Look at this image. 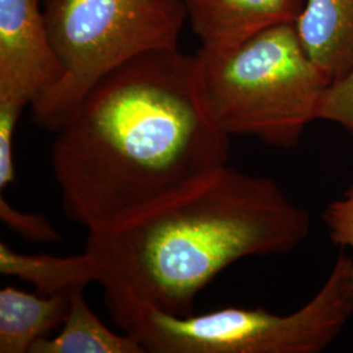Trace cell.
<instances>
[{
	"label": "cell",
	"mask_w": 353,
	"mask_h": 353,
	"mask_svg": "<svg viewBox=\"0 0 353 353\" xmlns=\"http://www.w3.org/2000/svg\"><path fill=\"white\" fill-rule=\"evenodd\" d=\"M63 214L88 232L228 165L230 137L203 97L195 55L143 54L97 83L58 130Z\"/></svg>",
	"instance_id": "cell-1"
},
{
	"label": "cell",
	"mask_w": 353,
	"mask_h": 353,
	"mask_svg": "<svg viewBox=\"0 0 353 353\" xmlns=\"http://www.w3.org/2000/svg\"><path fill=\"white\" fill-rule=\"evenodd\" d=\"M310 233L312 216L278 182L224 165L90 230L85 252L101 270L106 306L188 316L229 265L288 254Z\"/></svg>",
	"instance_id": "cell-2"
},
{
	"label": "cell",
	"mask_w": 353,
	"mask_h": 353,
	"mask_svg": "<svg viewBox=\"0 0 353 353\" xmlns=\"http://www.w3.org/2000/svg\"><path fill=\"white\" fill-rule=\"evenodd\" d=\"M203 97L230 138L252 137L292 150L318 121L331 80L303 50L294 24L280 26L223 51L195 54Z\"/></svg>",
	"instance_id": "cell-3"
},
{
	"label": "cell",
	"mask_w": 353,
	"mask_h": 353,
	"mask_svg": "<svg viewBox=\"0 0 353 353\" xmlns=\"http://www.w3.org/2000/svg\"><path fill=\"white\" fill-rule=\"evenodd\" d=\"M108 310L145 352L321 353L353 319V258L341 249L314 297L287 316L225 307L179 316L141 303H117Z\"/></svg>",
	"instance_id": "cell-4"
},
{
	"label": "cell",
	"mask_w": 353,
	"mask_h": 353,
	"mask_svg": "<svg viewBox=\"0 0 353 353\" xmlns=\"http://www.w3.org/2000/svg\"><path fill=\"white\" fill-rule=\"evenodd\" d=\"M43 11L63 75L32 112L51 132L114 70L151 51L176 49L188 21L183 0H46Z\"/></svg>",
	"instance_id": "cell-5"
},
{
	"label": "cell",
	"mask_w": 353,
	"mask_h": 353,
	"mask_svg": "<svg viewBox=\"0 0 353 353\" xmlns=\"http://www.w3.org/2000/svg\"><path fill=\"white\" fill-rule=\"evenodd\" d=\"M62 75L41 0H0V103L24 110Z\"/></svg>",
	"instance_id": "cell-6"
},
{
	"label": "cell",
	"mask_w": 353,
	"mask_h": 353,
	"mask_svg": "<svg viewBox=\"0 0 353 353\" xmlns=\"http://www.w3.org/2000/svg\"><path fill=\"white\" fill-rule=\"evenodd\" d=\"M203 50L233 49L280 26L296 24L305 0H183Z\"/></svg>",
	"instance_id": "cell-7"
},
{
	"label": "cell",
	"mask_w": 353,
	"mask_h": 353,
	"mask_svg": "<svg viewBox=\"0 0 353 353\" xmlns=\"http://www.w3.org/2000/svg\"><path fill=\"white\" fill-rule=\"evenodd\" d=\"M303 50L331 81L353 68V0H305L296 21Z\"/></svg>",
	"instance_id": "cell-8"
},
{
	"label": "cell",
	"mask_w": 353,
	"mask_h": 353,
	"mask_svg": "<svg viewBox=\"0 0 353 353\" xmlns=\"http://www.w3.org/2000/svg\"><path fill=\"white\" fill-rule=\"evenodd\" d=\"M67 294H33L13 287L0 290V353H30L38 341L62 327Z\"/></svg>",
	"instance_id": "cell-9"
},
{
	"label": "cell",
	"mask_w": 353,
	"mask_h": 353,
	"mask_svg": "<svg viewBox=\"0 0 353 353\" xmlns=\"http://www.w3.org/2000/svg\"><path fill=\"white\" fill-rule=\"evenodd\" d=\"M0 272L33 284L43 296L67 294L84 290L90 283L101 280V270L96 259L84 252L71 256L14 252L0 242Z\"/></svg>",
	"instance_id": "cell-10"
},
{
	"label": "cell",
	"mask_w": 353,
	"mask_h": 353,
	"mask_svg": "<svg viewBox=\"0 0 353 353\" xmlns=\"http://www.w3.org/2000/svg\"><path fill=\"white\" fill-rule=\"evenodd\" d=\"M140 341L130 334H117L89 306L84 290L70 294L63 325L54 338L38 341L30 353H144Z\"/></svg>",
	"instance_id": "cell-11"
},
{
	"label": "cell",
	"mask_w": 353,
	"mask_h": 353,
	"mask_svg": "<svg viewBox=\"0 0 353 353\" xmlns=\"http://www.w3.org/2000/svg\"><path fill=\"white\" fill-rule=\"evenodd\" d=\"M0 220L13 233L32 242L57 243L63 240L59 230L55 229L46 216L26 212L13 207L3 196V192H0Z\"/></svg>",
	"instance_id": "cell-12"
},
{
	"label": "cell",
	"mask_w": 353,
	"mask_h": 353,
	"mask_svg": "<svg viewBox=\"0 0 353 353\" xmlns=\"http://www.w3.org/2000/svg\"><path fill=\"white\" fill-rule=\"evenodd\" d=\"M318 121H326L353 137V68L330 83L318 112Z\"/></svg>",
	"instance_id": "cell-13"
},
{
	"label": "cell",
	"mask_w": 353,
	"mask_h": 353,
	"mask_svg": "<svg viewBox=\"0 0 353 353\" xmlns=\"http://www.w3.org/2000/svg\"><path fill=\"white\" fill-rule=\"evenodd\" d=\"M323 221L331 242L341 249L350 250L353 258V186L341 199L328 204L323 212Z\"/></svg>",
	"instance_id": "cell-14"
},
{
	"label": "cell",
	"mask_w": 353,
	"mask_h": 353,
	"mask_svg": "<svg viewBox=\"0 0 353 353\" xmlns=\"http://www.w3.org/2000/svg\"><path fill=\"white\" fill-rule=\"evenodd\" d=\"M23 110L0 103V192L16 182L13 141Z\"/></svg>",
	"instance_id": "cell-15"
}]
</instances>
